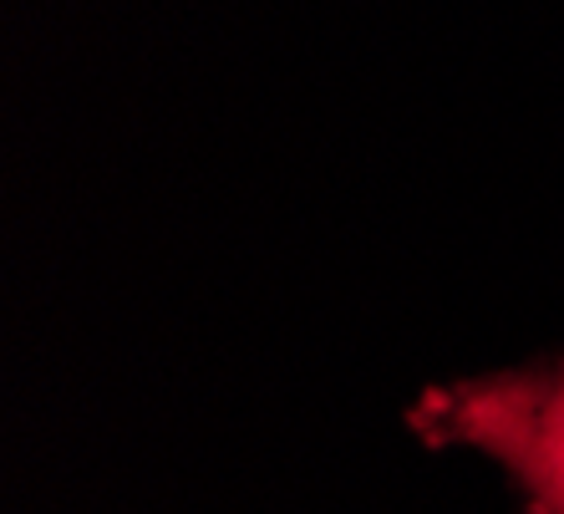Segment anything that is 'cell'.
Here are the masks:
<instances>
[{
  "label": "cell",
  "instance_id": "cell-1",
  "mask_svg": "<svg viewBox=\"0 0 564 514\" xmlns=\"http://www.w3.org/2000/svg\"><path fill=\"white\" fill-rule=\"evenodd\" d=\"M408 422L427 443L499 459L534 514H564V362L427 387Z\"/></svg>",
  "mask_w": 564,
  "mask_h": 514
}]
</instances>
